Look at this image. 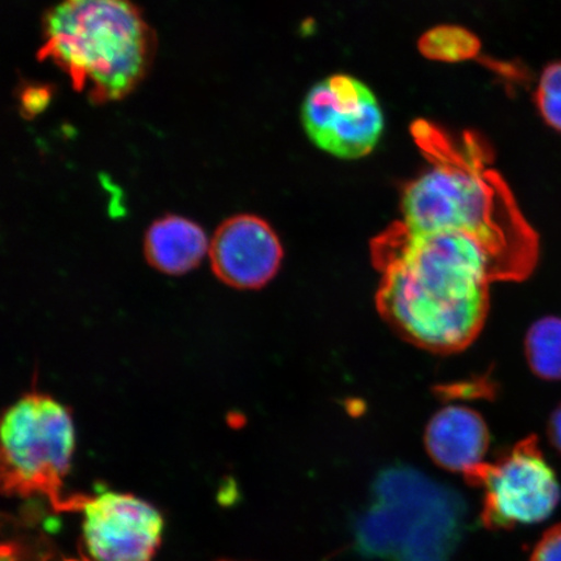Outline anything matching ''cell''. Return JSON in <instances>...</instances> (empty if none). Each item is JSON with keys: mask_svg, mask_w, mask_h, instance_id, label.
I'll return each instance as SVG.
<instances>
[{"mask_svg": "<svg viewBox=\"0 0 561 561\" xmlns=\"http://www.w3.org/2000/svg\"><path fill=\"white\" fill-rule=\"evenodd\" d=\"M371 257L381 276L378 311L404 339L439 354L466 348L480 334L491 284L533 272L467 231L402 221L376 238Z\"/></svg>", "mask_w": 561, "mask_h": 561, "instance_id": "6da1fadb", "label": "cell"}, {"mask_svg": "<svg viewBox=\"0 0 561 561\" xmlns=\"http://www.w3.org/2000/svg\"><path fill=\"white\" fill-rule=\"evenodd\" d=\"M411 135L431 167L405 186L399 221L417 230L467 231L535 270L538 236L493 167L485 140L472 131L454 136L427 121L413 124Z\"/></svg>", "mask_w": 561, "mask_h": 561, "instance_id": "7a4b0ae2", "label": "cell"}, {"mask_svg": "<svg viewBox=\"0 0 561 561\" xmlns=\"http://www.w3.org/2000/svg\"><path fill=\"white\" fill-rule=\"evenodd\" d=\"M39 60H51L91 103L123 100L146 79L156 33L131 0H61L42 23Z\"/></svg>", "mask_w": 561, "mask_h": 561, "instance_id": "3957f363", "label": "cell"}, {"mask_svg": "<svg viewBox=\"0 0 561 561\" xmlns=\"http://www.w3.org/2000/svg\"><path fill=\"white\" fill-rule=\"evenodd\" d=\"M458 491L415 468H386L376 477L368 507L356 517L363 557L385 561H448L466 528Z\"/></svg>", "mask_w": 561, "mask_h": 561, "instance_id": "277c9868", "label": "cell"}, {"mask_svg": "<svg viewBox=\"0 0 561 561\" xmlns=\"http://www.w3.org/2000/svg\"><path fill=\"white\" fill-rule=\"evenodd\" d=\"M68 407L32 391L4 413L2 489L7 496H44L56 512L81 511L87 495H62L75 451Z\"/></svg>", "mask_w": 561, "mask_h": 561, "instance_id": "5b68a950", "label": "cell"}, {"mask_svg": "<svg viewBox=\"0 0 561 561\" xmlns=\"http://www.w3.org/2000/svg\"><path fill=\"white\" fill-rule=\"evenodd\" d=\"M469 485L483 490L481 523L489 530L537 524L552 515L560 486L536 437H529L476 474Z\"/></svg>", "mask_w": 561, "mask_h": 561, "instance_id": "8992f818", "label": "cell"}, {"mask_svg": "<svg viewBox=\"0 0 561 561\" xmlns=\"http://www.w3.org/2000/svg\"><path fill=\"white\" fill-rule=\"evenodd\" d=\"M301 123L314 146L341 159L367 157L385 128L374 91L348 75L316 83L301 107Z\"/></svg>", "mask_w": 561, "mask_h": 561, "instance_id": "52a82bcc", "label": "cell"}, {"mask_svg": "<svg viewBox=\"0 0 561 561\" xmlns=\"http://www.w3.org/2000/svg\"><path fill=\"white\" fill-rule=\"evenodd\" d=\"M83 512V542L93 561H151L163 531L156 507L135 495L104 493L89 497Z\"/></svg>", "mask_w": 561, "mask_h": 561, "instance_id": "ba28073f", "label": "cell"}, {"mask_svg": "<svg viewBox=\"0 0 561 561\" xmlns=\"http://www.w3.org/2000/svg\"><path fill=\"white\" fill-rule=\"evenodd\" d=\"M284 250L275 230L254 215L224 221L209 244L215 275L236 289H259L275 277Z\"/></svg>", "mask_w": 561, "mask_h": 561, "instance_id": "9c48e42d", "label": "cell"}, {"mask_svg": "<svg viewBox=\"0 0 561 561\" xmlns=\"http://www.w3.org/2000/svg\"><path fill=\"white\" fill-rule=\"evenodd\" d=\"M425 446L436 465L465 476L469 482L489 462L488 425L479 413L468 407L448 405L427 424Z\"/></svg>", "mask_w": 561, "mask_h": 561, "instance_id": "30bf717a", "label": "cell"}, {"mask_svg": "<svg viewBox=\"0 0 561 561\" xmlns=\"http://www.w3.org/2000/svg\"><path fill=\"white\" fill-rule=\"evenodd\" d=\"M208 238L198 224L181 216H165L152 224L145 238V254L153 268L184 275L209 254Z\"/></svg>", "mask_w": 561, "mask_h": 561, "instance_id": "8fae6325", "label": "cell"}, {"mask_svg": "<svg viewBox=\"0 0 561 561\" xmlns=\"http://www.w3.org/2000/svg\"><path fill=\"white\" fill-rule=\"evenodd\" d=\"M525 348L535 374L547 380H561V319L545 318L533 324Z\"/></svg>", "mask_w": 561, "mask_h": 561, "instance_id": "7c38bea8", "label": "cell"}, {"mask_svg": "<svg viewBox=\"0 0 561 561\" xmlns=\"http://www.w3.org/2000/svg\"><path fill=\"white\" fill-rule=\"evenodd\" d=\"M480 42L461 27L440 26L427 32L420 41V50L427 58L460 61L472 58L479 51Z\"/></svg>", "mask_w": 561, "mask_h": 561, "instance_id": "4fadbf2b", "label": "cell"}, {"mask_svg": "<svg viewBox=\"0 0 561 561\" xmlns=\"http://www.w3.org/2000/svg\"><path fill=\"white\" fill-rule=\"evenodd\" d=\"M535 102L542 121L551 129L561 133V60L543 69L539 79Z\"/></svg>", "mask_w": 561, "mask_h": 561, "instance_id": "5bb4252c", "label": "cell"}, {"mask_svg": "<svg viewBox=\"0 0 561 561\" xmlns=\"http://www.w3.org/2000/svg\"><path fill=\"white\" fill-rule=\"evenodd\" d=\"M530 561H561V524L552 526L539 539Z\"/></svg>", "mask_w": 561, "mask_h": 561, "instance_id": "9a60e30c", "label": "cell"}, {"mask_svg": "<svg viewBox=\"0 0 561 561\" xmlns=\"http://www.w3.org/2000/svg\"><path fill=\"white\" fill-rule=\"evenodd\" d=\"M50 101V91L44 87H31L23 91L21 95V104L26 114H37L44 110L45 105Z\"/></svg>", "mask_w": 561, "mask_h": 561, "instance_id": "2e32d148", "label": "cell"}, {"mask_svg": "<svg viewBox=\"0 0 561 561\" xmlns=\"http://www.w3.org/2000/svg\"><path fill=\"white\" fill-rule=\"evenodd\" d=\"M550 438L553 446L561 453V407H559L551 417Z\"/></svg>", "mask_w": 561, "mask_h": 561, "instance_id": "e0dca14e", "label": "cell"}, {"mask_svg": "<svg viewBox=\"0 0 561 561\" xmlns=\"http://www.w3.org/2000/svg\"><path fill=\"white\" fill-rule=\"evenodd\" d=\"M66 561H89L88 559H81V560H77V559H68Z\"/></svg>", "mask_w": 561, "mask_h": 561, "instance_id": "ac0fdd59", "label": "cell"}]
</instances>
